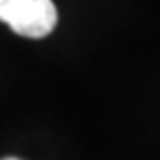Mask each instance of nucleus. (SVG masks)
Returning <instances> with one entry per match:
<instances>
[{
    "mask_svg": "<svg viewBox=\"0 0 160 160\" xmlns=\"http://www.w3.org/2000/svg\"><path fill=\"white\" fill-rule=\"evenodd\" d=\"M0 20L18 36L45 38L58 22V11L51 0H0Z\"/></svg>",
    "mask_w": 160,
    "mask_h": 160,
    "instance_id": "f257e3e1",
    "label": "nucleus"
},
{
    "mask_svg": "<svg viewBox=\"0 0 160 160\" xmlns=\"http://www.w3.org/2000/svg\"><path fill=\"white\" fill-rule=\"evenodd\" d=\"M2 160H18V158H2Z\"/></svg>",
    "mask_w": 160,
    "mask_h": 160,
    "instance_id": "f03ea898",
    "label": "nucleus"
}]
</instances>
